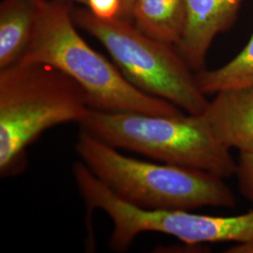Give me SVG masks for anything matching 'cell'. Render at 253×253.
Listing matches in <instances>:
<instances>
[{
	"instance_id": "cell-10",
	"label": "cell",
	"mask_w": 253,
	"mask_h": 253,
	"mask_svg": "<svg viewBox=\"0 0 253 253\" xmlns=\"http://www.w3.org/2000/svg\"><path fill=\"white\" fill-rule=\"evenodd\" d=\"M186 17V0H136L132 22L147 35L176 46Z\"/></svg>"
},
{
	"instance_id": "cell-6",
	"label": "cell",
	"mask_w": 253,
	"mask_h": 253,
	"mask_svg": "<svg viewBox=\"0 0 253 253\" xmlns=\"http://www.w3.org/2000/svg\"><path fill=\"white\" fill-rule=\"evenodd\" d=\"M73 176L88 212L102 210L113 222L109 248L125 253L136 237L154 232L172 235L185 244H234L253 240V209L237 216L202 215L191 210H147L136 208L118 197L88 168L73 164Z\"/></svg>"
},
{
	"instance_id": "cell-7",
	"label": "cell",
	"mask_w": 253,
	"mask_h": 253,
	"mask_svg": "<svg viewBox=\"0 0 253 253\" xmlns=\"http://www.w3.org/2000/svg\"><path fill=\"white\" fill-rule=\"evenodd\" d=\"M244 1L186 0V25L175 47L195 73L205 69L213 41L234 26Z\"/></svg>"
},
{
	"instance_id": "cell-14",
	"label": "cell",
	"mask_w": 253,
	"mask_h": 253,
	"mask_svg": "<svg viewBox=\"0 0 253 253\" xmlns=\"http://www.w3.org/2000/svg\"><path fill=\"white\" fill-rule=\"evenodd\" d=\"M121 3H122V9H121L120 18L132 22L136 0H121Z\"/></svg>"
},
{
	"instance_id": "cell-2",
	"label": "cell",
	"mask_w": 253,
	"mask_h": 253,
	"mask_svg": "<svg viewBox=\"0 0 253 253\" xmlns=\"http://www.w3.org/2000/svg\"><path fill=\"white\" fill-rule=\"evenodd\" d=\"M76 153L118 197L147 210H194L235 207L224 178L199 169L140 161L119 153L80 128Z\"/></svg>"
},
{
	"instance_id": "cell-5",
	"label": "cell",
	"mask_w": 253,
	"mask_h": 253,
	"mask_svg": "<svg viewBox=\"0 0 253 253\" xmlns=\"http://www.w3.org/2000/svg\"><path fill=\"white\" fill-rule=\"evenodd\" d=\"M77 27L98 40L128 81L145 94L168 100L190 115L208 107L196 73L176 47L147 35L133 22L103 20L88 9H73Z\"/></svg>"
},
{
	"instance_id": "cell-16",
	"label": "cell",
	"mask_w": 253,
	"mask_h": 253,
	"mask_svg": "<svg viewBox=\"0 0 253 253\" xmlns=\"http://www.w3.org/2000/svg\"><path fill=\"white\" fill-rule=\"evenodd\" d=\"M60 1H65V2H77V3H80L83 5H86L87 3V0H60Z\"/></svg>"
},
{
	"instance_id": "cell-1",
	"label": "cell",
	"mask_w": 253,
	"mask_h": 253,
	"mask_svg": "<svg viewBox=\"0 0 253 253\" xmlns=\"http://www.w3.org/2000/svg\"><path fill=\"white\" fill-rule=\"evenodd\" d=\"M73 9L60 0H39L36 26L18 63L52 65L85 91L91 110L176 116L183 110L145 94L126 79L115 63L95 51L78 33Z\"/></svg>"
},
{
	"instance_id": "cell-3",
	"label": "cell",
	"mask_w": 253,
	"mask_h": 253,
	"mask_svg": "<svg viewBox=\"0 0 253 253\" xmlns=\"http://www.w3.org/2000/svg\"><path fill=\"white\" fill-rule=\"evenodd\" d=\"M76 82L52 65L16 63L0 70V173L19 172L26 149L45 130L80 124L90 111Z\"/></svg>"
},
{
	"instance_id": "cell-11",
	"label": "cell",
	"mask_w": 253,
	"mask_h": 253,
	"mask_svg": "<svg viewBox=\"0 0 253 253\" xmlns=\"http://www.w3.org/2000/svg\"><path fill=\"white\" fill-rule=\"evenodd\" d=\"M196 78L206 96L253 84V34L243 50L232 60L216 70L204 69L196 73Z\"/></svg>"
},
{
	"instance_id": "cell-15",
	"label": "cell",
	"mask_w": 253,
	"mask_h": 253,
	"mask_svg": "<svg viewBox=\"0 0 253 253\" xmlns=\"http://www.w3.org/2000/svg\"><path fill=\"white\" fill-rule=\"evenodd\" d=\"M225 253H253V240L236 243L228 248Z\"/></svg>"
},
{
	"instance_id": "cell-4",
	"label": "cell",
	"mask_w": 253,
	"mask_h": 253,
	"mask_svg": "<svg viewBox=\"0 0 253 253\" xmlns=\"http://www.w3.org/2000/svg\"><path fill=\"white\" fill-rule=\"evenodd\" d=\"M80 128L115 148L160 163L195 168L222 178L235 175L236 161L214 135L203 114L155 116L90 110Z\"/></svg>"
},
{
	"instance_id": "cell-8",
	"label": "cell",
	"mask_w": 253,
	"mask_h": 253,
	"mask_svg": "<svg viewBox=\"0 0 253 253\" xmlns=\"http://www.w3.org/2000/svg\"><path fill=\"white\" fill-rule=\"evenodd\" d=\"M203 115L221 145L253 153V84L217 92Z\"/></svg>"
},
{
	"instance_id": "cell-12",
	"label": "cell",
	"mask_w": 253,
	"mask_h": 253,
	"mask_svg": "<svg viewBox=\"0 0 253 253\" xmlns=\"http://www.w3.org/2000/svg\"><path fill=\"white\" fill-rule=\"evenodd\" d=\"M235 175L241 193L253 206V153H239Z\"/></svg>"
},
{
	"instance_id": "cell-9",
	"label": "cell",
	"mask_w": 253,
	"mask_h": 253,
	"mask_svg": "<svg viewBox=\"0 0 253 253\" xmlns=\"http://www.w3.org/2000/svg\"><path fill=\"white\" fill-rule=\"evenodd\" d=\"M39 0H3L0 4V70L18 63L33 35Z\"/></svg>"
},
{
	"instance_id": "cell-13",
	"label": "cell",
	"mask_w": 253,
	"mask_h": 253,
	"mask_svg": "<svg viewBox=\"0 0 253 253\" xmlns=\"http://www.w3.org/2000/svg\"><path fill=\"white\" fill-rule=\"evenodd\" d=\"M85 7L94 16L111 20L120 18L122 3L121 0H87Z\"/></svg>"
}]
</instances>
